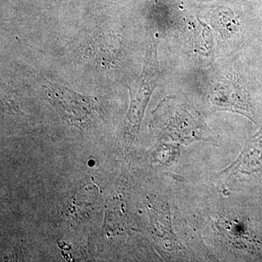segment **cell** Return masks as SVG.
<instances>
[{
    "instance_id": "obj_1",
    "label": "cell",
    "mask_w": 262,
    "mask_h": 262,
    "mask_svg": "<svg viewBox=\"0 0 262 262\" xmlns=\"http://www.w3.org/2000/svg\"><path fill=\"white\" fill-rule=\"evenodd\" d=\"M41 84L49 101L67 123L85 127L96 123L102 116L96 98L82 96L43 77Z\"/></svg>"
},
{
    "instance_id": "obj_2",
    "label": "cell",
    "mask_w": 262,
    "mask_h": 262,
    "mask_svg": "<svg viewBox=\"0 0 262 262\" xmlns=\"http://www.w3.org/2000/svg\"><path fill=\"white\" fill-rule=\"evenodd\" d=\"M159 80L156 44L150 45L146 51L142 72L130 87V106L127 120L133 130H139L150 96Z\"/></svg>"
},
{
    "instance_id": "obj_3",
    "label": "cell",
    "mask_w": 262,
    "mask_h": 262,
    "mask_svg": "<svg viewBox=\"0 0 262 262\" xmlns=\"http://www.w3.org/2000/svg\"><path fill=\"white\" fill-rule=\"evenodd\" d=\"M210 98L215 107L219 110H230L244 115L250 113V105L244 86L233 77H226L213 84Z\"/></svg>"
},
{
    "instance_id": "obj_4",
    "label": "cell",
    "mask_w": 262,
    "mask_h": 262,
    "mask_svg": "<svg viewBox=\"0 0 262 262\" xmlns=\"http://www.w3.org/2000/svg\"><path fill=\"white\" fill-rule=\"evenodd\" d=\"M120 50L119 38L106 34L94 38L88 47L87 53L95 63L107 66L115 62Z\"/></svg>"
}]
</instances>
